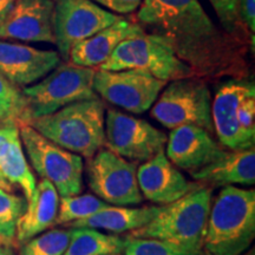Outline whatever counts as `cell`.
<instances>
[{"label":"cell","mask_w":255,"mask_h":255,"mask_svg":"<svg viewBox=\"0 0 255 255\" xmlns=\"http://www.w3.org/2000/svg\"><path fill=\"white\" fill-rule=\"evenodd\" d=\"M136 23L165 44L195 77L241 79L247 72L245 44L216 26L199 0H142Z\"/></svg>","instance_id":"cell-1"},{"label":"cell","mask_w":255,"mask_h":255,"mask_svg":"<svg viewBox=\"0 0 255 255\" xmlns=\"http://www.w3.org/2000/svg\"><path fill=\"white\" fill-rule=\"evenodd\" d=\"M212 201V188L200 184L180 200L163 206L155 219L126 237L152 239L181 253L203 255V239Z\"/></svg>","instance_id":"cell-2"},{"label":"cell","mask_w":255,"mask_h":255,"mask_svg":"<svg viewBox=\"0 0 255 255\" xmlns=\"http://www.w3.org/2000/svg\"><path fill=\"white\" fill-rule=\"evenodd\" d=\"M255 237V190L223 187L212 201L203 255H242Z\"/></svg>","instance_id":"cell-3"},{"label":"cell","mask_w":255,"mask_h":255,"mask_svg":"<svg viewBox=\"0 0 255 255\" xmlns=\"http://www.w3.org/2000/svg\"><path fill=\"white\" fill-rule=\"evenodd\" d=\"M105 107L100 98L78 101L26 122L65 150L91 158L105 145Z\"/></svg>","instance_id":"cell-4"},{"label":"cell","mask_w":255,"mask_h":255,"mask_svg":"<svg viewBox=\"0 0 255 255\" xmlns=\"http://www.w3.org/2000/svg\"><path fill=\"white\" fill-rule=\"evenodd\" d=\"M96 69L60 63L36 84L23 88L24 111L19 123L56 113L78 101L97 97L94 90Z\"/></svg>","instance_id":"cell-5"},{"label":"cell","mask_w":255,"mask_h":255,"mask_svg":"<svg viewBox=\"0 0 255 255\" xmlns=\"http://www.w3.org/2000/svg\"><path fill=\"white\" fill-rule=\"evenodd\" d=\"M151 117L170 130L197 126L214 132L212 95L205 79L188 77L167 83L152 105Z\"/></svg>","instance_id":"cell-6"},{"label":"cell","mask_w":255,"mask_h":255,"mask_svg":"<svg viewBox=\"0 0 255 255\" xmlns=\"http://www.w3.org/2000/svg\"><path fill=\"white\" fill-rule=\"evenodd\" d=\"M19 137L37 174L55 186L59 197L78 195L83 190L82 156L51 142L26 123H18Z\"/></svg>","instance_id":"cell-7"},{"label":"cell","mask_w":255,"mask_h":255,"mask_svg":"<svg viewBox=\"0 0 255 255\" xmlns=\"http://www.w3.org/2000/svg\"><path fill=\"white\" fill-rule=\"evenodd\" d=\"M131 69L142 70L167 83L195 77L189 66L178 59L165 44L146 33L123 40L110 58L98 68L103 71Z\"/></svg>","instance_id":"cell-8"},{"label":"cell","mask_w":255,"mask_h":255,"mask_svg":"<svg viewBox=\"0 0 255 255\" xmlns=\"http://www.w3.org/2000/svg\"><path fill=\"white\" fill-rule=\"evenodd\" d=\"M88 184L97 197L108 205L133 206L142 203L137 182V164L102 148L89 158Z\"/></svg>","instance_id":"cell-9"},{"label":"cell","mask_w":255,"mask_h":255,"mask_svg":"<svg viewBox=\"0 0 255 255\" xmlns=\"http://www.w3.org/2000/svg\"><path fill=\"white\" fill-rule=\"evenodd\" d=\"M168 136L145 120L109 109L105 119V145L128 161L146 162L163 152Z\"/></svg>","instance_id":"cell-10"},{"label":"cell","mask_w":255,"mask_h":255,"mask_svg":"<svg viewBox=\"0 0 255 255\" xmlns=\"http://www.w3.org/2000/svg\"><path fill=\"white\" fill-rule=\"evenodd\" d=\"M120 18L91 0H55L53 36L60 58L69 62L70 52L76 44L116 23Z\"/></svg>","instance_id":"cell-11"},{"label":"cell","mask_w":255,"mask_h":255,"mask_svg":"<svg viewBox=\"0 0 255 255\" xmlns=\"http://www.w3.org/2000/svg\"><path fill=\"white\" fill-rule=\"evenodd\" d=\"M167 82L142 70H96L94 90L108 103L132 114H143L154 105Z\"/></svg>","instance_id":"cell-12"},{"label":"cell","mask_w":255,"mask_h":255,"mask_svg":"<svg viewBox=\"0 0 255 255\" xmlns=\"http://www.w3.org/2000/svg\"><path fill=\"white\" fill-rule=\"evenodd\" d=\"M252 95H255L253 83L235 79L220 85L212 101L214 132L218 135L220 144L228 150H247L254 148L255 142L245 135L238 120L241 103Z\"/></svg>","instance_id":"cell-13"},{"label":"cell","mask_w":255,"mask_h":255,"mask_svg":"<svg viewBox=\"0 0 255 255\" xmlns=\"http://www.w3.org/2000/svg\"><path fill=\"white\" fill-rule=\"evenodd\" d=\"M55 0H15L0 19V40L52 43Z\"/></svg>","instance_id":"cell-14"},{"label":"cell","mask_w":255,"mask_h":255,"mask_svg":"<svg viewBox=\"0 0 255 255\" xmlns=\"http://www.w3.org/2000/svg\"><path fill=\"white\" fill-rule=\"evenodd\" d=\"M62 63L59 53L0 40V73L18 88L34 84Z\"/></svg>","instance_id":"cell-15"},{"label":"cell","mask_w":255,"mask_h":255,"mask_svg":"<svg viewBox=\"0 0 255 255\" xmlns=\"http://www.w3.org/2000/svg\"><path fill=\"white\" fill-rule=\"evenodd\" d=\"M165 146V156L169 161L189 173L213 163L228 150L216 141L213 133L197 126H181L171 129Z\"/></svg>","instance_id":"cell-16"},{"label":"cell","mask_w":255,"mask_h":255,"mask_svg":"<svg viewBox=\"0 0 255 255\" xmlns=\"http://www.w3.org/2000/svg\"><path fill=\"white\" fill-rule=\"evenodd\" d=\"M137 182L142 196L158 206L170 205L201 184L189 182L164 151L137 168Z\"/></svg>","instance_id":"cell-17"},{"label":"cell","mask_w":255,"mask_h":255,"mask_svg":"<svg viewBox=\"0 0 255 255\" xmlns=\"http://www.w3.org/2000/svg\"><path fill=\"white\" fill-rule=\"evenodd\" d=\"M143 33L145 32L136 21L121 17L116 23L76 44L70 52L69 60L83 68H100L123 40Z\"/></svg>","instance_id":"cell-18"},{"label":"cell","mask_w":255,"mask_h":255,"mask_svg":"<svg viewBox=\"0 0 255 255\" xmlns=\"http://www.w3.org/2000/svg\"><path fill=\"white\" fill-rule=\"evenodd\" d=\"M203 186L223 188L229 186H253L255 183V151L227 150L215 162L190 173Z\"/></svg>","instance_id":"cell-19"},{"label":"cell","mask_w":255,"mask_h":255,"mask_svg":"<svg viewBox=\"0 0 255 255\" xmlns=\"http://www.w3.org/2000/svg\"><path fill=\"white\" fill-rule=\"evenodd\" d=\"M59 199L58 191L47 180H41L37 184L36 193L27 202V208L18 222L15 239L19 245L25 244L55 226Z\"/></svg>","instance_id":"cell-20"},{"label":"cell","mask_w":255,"mask_h":255,"mask_svg":"<svg viewBox=\"0 0 255 255\" xmlns=\"http://www.w3.org/2000/svg\"><path fill=\"white\" fill-rule=\"evenodd\" d=\"M163 206H144L130 208L128 206H108L90 218L69 223L70 228H92L114 234H123L138 229L155 219Z\"/></svg>","instance_id":"cell-21"},{"label":"cell","mask_w":255,"mask_h":255,"mask_svg":"<svg viewBox=\"0 0 255 255\" xmlns=\"http://www.w3.org/2000/svg\"><path fill=\"white\" fill-rule=\"evenodd\" d=\"M71 240L64 255H113L123 253L128 238L104 234L92 228H70Z\"/></svg>","instance_id":"cell-22"},{"label":"cell","mask_w":255,"mask_h":255,"mask_svg":"<svg viewBox=\"0 0 255 255\" xmlns=\"http://www.w3.org/2000/svg\"><path fill=\"white\" fill-rule=\"evenodd\" d=\"M0 170L14 187H20L24 197L30 202L36 193V177L24 155L20 137L17 136L0 155Z\"/></svg>","instance_id":"cell-23"},{"label":"cell","mask_w":255,"mask_h":255,"mask_svg":"<svg viewBox=\"0 0 255 255\" xmlns=\"http://www.w3.org/2000/svg\"><path fill=\"white\" fill-rule=\"evenodd\" d=\"M109 206L102 201L100 197L92 194H78V195L60 197L58 214L55 222V226L65 225L90 218L100 210L107 208Z\"/></svg>","instance_id":"cell-24"},{"label":"cell","mask_w":255,"mask_h":255,"mask_svg":"<svg viewBox=\"0 0 255 255\" xmlns=\"http://www.w3.org/2000/svg\"><path fill=\"white\" fill-rule=\"evenodd\" d=\"M26 208L25 197L0 189V240L4 245L13 244L18 222Z\"/></svg>","instance_id":"cell-25"},{"label":"cell","mask_w":255,"mask_h":255,"mask_svg":"<svg viewBox=\"0 0 255 255\" xmlns=\"http://www.w3.org/2000/svg\"><path fill=\"white\" fill-rule=\"evenodd\" d=\"M71 240V229H51L20 245L19 255H64Z\"/></svg>","instance_id":"cell-26"},{"label":"cell","mask_w":255,"mask_h":255,"mask_svg":"<svg viewBox=\"0 0 255 255\" xmlns=\"http://www.w3.org/2000/svg\"><path fill=\"white\" fill-rule=\"evenodd\" d=\"M218 14L222 28L229 36L246 45L251 43V32L245 27L240 15V0H209Z\"/></svg>","instance_id":"cell-27"},{"label":"cell","mask_w":255,"mask_h":255,"mask_svg":"<svg viewBox=\"0 0 255 255\" xmlns=\"http://www.w3.org/2000/svg\"><path fill=\"white\" fill-rule=\"evenodd\" d=\"M23 111V92L0 73V123H19Z\"/></svg>","instance_id":"cell-28"},{"label":"cell","mask_w":255,"mask_h":255,"mask_svg":"<svg viewBox=\"0 0 255 255\" xmlns=\"http://www.w3.org/2000/svg\"><path fill=\"white\" fill-rule=\"evenodd\" d=\"M124 255H193L181 253L164 242L152 239H128Z\"/></svg>","instance_id":"cell-29"},{"label":"cell","mask_w":255,"mask_h":255,"mask_svg":"<svg viewBox=\"0 0 255 255\" xmlns=\"http://www.w3.org/2000/svg\"><path fill=\"white\" fill-rule=\"evenodd\" d=\"M238 120L242 131L255 142V95L245 98L239 108Z\"/></svg>","instance_id":"cell-30"},{"label":"cell","mask_w":255,"mask_h":255,"mask_svg":"<svg viewBox=\"0 0 255 255\" xmlns=\"http://www.w3.org/2000/svg\"><path fill=\"white\" fill-rule=\"evenodd\" d=\"M91 1L115 14L132 13L142 4V0H91Z\"/></svg>","instance_id":"cell-31"},{"label":"cell","mask_w":255,"mask_h":255,"mask_svg":"<svg viewBox=\"0 0 255 255\" xmlns=\"http://www.w3.org/2000/svg\"><path fill=\"white\" fill-rule=\"evenodd\" d=\"M240 15L247 30L255 32V0H240Z\"/></svg>","instance_id":"cell-32"},{"label":"cell","mask_w":255,"mask_h":255,"mask_svg":"<svg viewBox=\"0 0 255 255\" xmlns=\"http://www.w3.org/2000/svg\"><path fill=\"white\" fill-rule=\"evenodd\" d=\"M17 136H19L18 123H5L0 126V155Z\"/></svg>","instance_id":"cell-33"},{"label":"cell","mask_w":255,"mask_h":255,"mask_svg":"<svg viewBox=\"0 0 255 255\" xmlns=\"http://www.w3.org/2000/svg\"><path fill=\"white\" fill-rule=\"evenodd\" d=\"M0 189L11 191V193H13V190L15 189V187L5 177V175L2 174L1 170H0Z\"/></svg>","instance_id":"cell-34"},{"label":"cell","mask_w":255,"mask_h":255,"mask_svg":"<svg viewBox=\"0 0 255 255\" xmlns=\"http://www.w3.org/2000/svg\"><path fill=\"white\" fill-rule=\"evenodd\" d=\"M15 0H0V19L7 13V11L12 7Z\"/></svg>","instance_id":"cell-35"},{"label":"cell","mask_w":255,"mask_h":255,"mask_svg":"<svg viewBox=\"0 0 255 255\" xmlns=\"http://www.w3.org/2000/svg\"><path fill=\"white\" fill-rule=\"evenodd\" d=\"M0 255H15L13 250L7 245H0Z\"/></svg>","instance_id":"cell-36"},{"label":"cell","mask_w":255,"mask_h":255,"mask_svg":"<svg viewBox=\"0 0 255 255\" xmlns=\"http://www.w3.org/2000/svg\"><path fill=\"white\" fill-rule=\"evenodd\" d=\"M244 255H255V252H254V247H252L251 250H247L246 253H245Z\"/></svg>","instance_id":"cell-37"},{"label":"cell","mask_w":255,"mask_h":255,"mask_svg":"<svg viewBox=\"0 0 255 255\" xmlns=\"http://www.w3.org/2000/svg\"><path fill=\"white\" fill-rule=\"evenodd\" d=\"M0 245H4V244H2V242H1V240H0Z\"/></svg>","instance_id":"cell-38"},{"label":"cell","mask_w":255,"mask_h":255,"mask_svg":"<svg viewBox=\"0 0 255 255\" xmlns=\"http://www.w3.org/2000/svg\"><path fill=\"white\" fill-rule=\"evenodd\" d=\"M113 255H120V254H113Z\"/></svg>","instance_id":"cell-39"},{"label":"cell","mask_w":255,"mask_h":255,"mask_svg":"<svg viewBox=\"0 0 255 255\" xmlns=\"http://www.w3.org/2000/svg\"><path fill=\"white\" fill-rule=\"evenodd\" d=\"M1 124H2V123H0V126H1ZM4 124H5V123H4Z\"/></svg>","instance_id":"cell-40"}]
</instances>
